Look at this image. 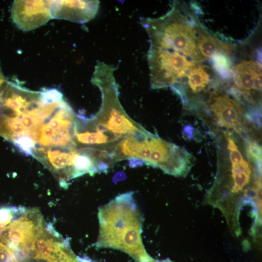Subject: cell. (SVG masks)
<instances>
[{
    "label": "cell",
    "instance_id": "6da1fadb",
    "mask_svg": "<svg viewBox=\"0 0 262 262\" xmlns=\"http://www.w3.org/2000/svg\"><path fill=\"white\" fill-rule=\"evenodd\" d=\"M96 248L123 251L135 262H156L147 252L141 237L143 217L132 192L122 194L98 210Z\"/></svg>",
    "mask_w": 262,
    "mask_h": 262
},
{
    "label": "cell",
    "instance_id": "7a4b0ae2",
    "mask_svg": "<svg viewBox=\"0 0 262 262\" xmlns=\"http://www.w3.org/2000/svg\"><path fill=\"white\" fill-rule=\"evenodd\" d=\"M117 67L98 61L91 82L101 93V105L98 113L91 118H85L82 129L95 131L100 136L112 153L123 138L144 128L126 113L118 98V87L114 77Z\"/></svg>",
    "mask_w": 262,
    "mask_h": 262
},
{
    "label": "cell",
    "instance_id": "3957f363",
    "mask_svg": "<svg viewBox=\"0 0 262 262\" xmlns=\"http://www.w3.org/2000/svg\"><path fill=\"white\" fill-rule=\"evenodd\" d=\"M186 10L174 2L165 15L155 18L142 17L139 23L148 35L150 46L177 52L198 64L204 61L198 44L205 29Z\"/></svg>",
    "mask_w": 262,
    "mask_h": 262
},
{
    "label": "cell",
    "instance_id": "277c9868",
    "mask_svg": "<svg viewBox=\"0 0 262 262\" xmlns=\"http://www.w3.org/2000/svg\"><path fill=\"white\" fill-rule=\"evenodd\" d=\"M147 56L152 89L177 87L189 71L198 64L177 52L152 46Z\"/></svg>",
    "mask_w": 262,
    "mask_h": 262
},
{
    "label": "cell",
    "instance_id": "5b68a950",
    "mask_svg": "<svg viewBox=\"0 0 262 262\" xmlns=\"http://www.w3.org/2000/svg\"><path fill=\"white\" fill-rule=\"evenodd\" d=\"M47 225L38 209L26 208L0 234V240L20 261Z\"/></svg>",
    "mask_w": 262,
    "mask_h": 262
},
{
    "label": "cell",
    "instance_id": "8992f818",
    "mask_svg": "<svg viewBox=\"0 0 262 262\" xmlns=\"http://www.w3.org/2000/svg\"><path fill=\"white\" fill-rule=\"evenodd\" d=\"M150 154L147 165L175 176H185L192 165V156L186 150L157 135L149 137Z\"/></svg>",
    "mask_w": 262,
    "mask_h": 262
},
{
    "label": "cell",
    "instance_id": "52a82bcc",
    "mask_svg": "<svg viewBox=\"0 0 262 262\" xmlns=\"http://www.w3.org/2000/svg\"><path fill=\"white\" fill-rule=\"evenodd\" d=\"M38 258L47 262H78L68 241L65 240L53 228L47 224L34 244Z\"/></svg>",
    "mask_w": 262,
    "mask_h": 262
},
{
    "label": "cell",
    "instance_id": "ba28073f",
    "mask_svg": "<svg viewBox=\"0 0 262 262\" xmlns=\"http://www.w3.org/2000/svg\"><path fill=\"white\" fill-rule=\"evenodd\" d=\"M11 16L15 24L23 31L36 29L53 18L50 0H15Z\"/></svg>",
    "mask_w": 262,
    "mask_h": 262
},
{
    "label": "cell",
    "instance_id": "9c48e42d",
    "mask_svg": "<svg viewBox=\"0 0 262 262\" xmlns=\"http://www.w3.org/2000/svg\"><path fill=\"white\" fill-rule=\"evenodd\" d=\"M99 3L98 0H50L52 18L85 23L95 17Z\"/></svg>",
    "mask_w": 262,
    "mask_h": 262
},
{
    "label": "cell",
    "instance_id": "30bf717a",
    "mask_svg": "<svg viewBox=\"0 0 262 262\" xmlns=\"http://www.w3.org/2000/svg\"><path fill=\"white\" fill-rule=\"evenodd\" d=\"M210 108L222 126L241 132L243 110L229 96L225 94H214Z\"/></svg>",
    "mask_w": 262,
    "mask_h": 262
},
{
    "label": "cell",
    "instance_id": "8fae6325",
    "mask_svg": "<svg viewBox=\"0 0 262 262\" xmlns=\"http://www.w3.org/2000/svg\"><path fill=\"white\" fill-rule=\"evenodd\" d=\"M230 74L237 88L247 94L252 90H262V68L257 62L243 61L230 68Z\"/></svg>",
    "mask_w": 262,
    "mask_h": 262
},
{
    "label": "cell",
    "instance_id": "7c38bea8",
    "mask_svg": "<svg viewBox=\"0 0 262 262\" xmlns=\"http://www.w3.org/2000/svg\"><path fill=\"white\" fill-rule=\"evenodd\" d=\"M185 79L191 91L198 93L204 90L209 84L211 74L206 66L197 64L189 71L184 80Z\"/></svg>",
    "mask_w": 262,
    "mask_h": 262
},
{
    "label": "cell",
    "instance_id": "4fadbf2b",
    "mask_svg": "<svg viewBox=\"0 0 262 262\" xmlns=\"http://www.w3.org/2000/svg\"><path fill=\"white\" fill-rule=\"evenodd\" d=\"M230 57L226 54L217 52L211 58L214 69L222 77L228 78L230 75Z\"/></svg>",
    "mask_w": 262,
    "mask_h": 262
},
{
    "label": "cell",
    "instance_id": "5bb4252c",
    "mask_svg": "<svg viewBox=\"0 0 262 262\" xmlns=\"http://www.w3.org/2000/svg\"><path fill=\"white\" fill-rule=\"evenodd\" d=\"M246 149L248 154L256 163V165L261 168L262 153L260 147L255 142H248L247 144Z\"/></svg>",
    "mask_w": 262,
    "mask_h": 262
},
{
    "label": "cell",
    "instance_id": "9a60e30c",
    "mask_svg": "<svg viewBox=\"0 0 262 262\" xmlns=\"http://www.w3.org/2000/svg\"><path fill=\"white\" fill-rule=\"evenodd\" d=\"M5 79L3 75L0 66V89L5 82Z\"/></svg>",
    "mask_w": 262,
    "mask_h": 262
},
{
    "label": "cell",
    "instance_id": "2e32d148",
    "mask_svg": "<svg viewBox=\"0 0 262 262\" xmlns=\"http://www.w3.org/2000/svg\"><path fill=\"white\" fill-rule=\"evenodd\" d=\"M156 262H172V261H170V260H163V261H157Z\"/></svg>",
    "mask_w": 262,
    "mask_h": 262
}]
</instances>
